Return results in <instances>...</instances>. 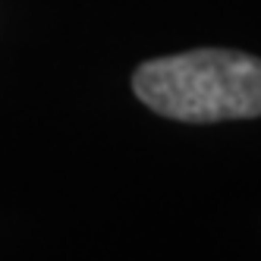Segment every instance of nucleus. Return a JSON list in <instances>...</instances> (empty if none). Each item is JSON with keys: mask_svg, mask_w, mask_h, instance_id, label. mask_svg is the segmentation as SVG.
<instances>
[{"mask_svg": "<svg viewBox=\"0 0 261 261\" xmlns=\"http://www.w3.org/2000/svg\"><path fill=\"white\" fill-rule=\"evenodd\" d=\"M133 91L158 117L179 123L255 120L261 117V60L223 47L154 57L133 72Z\"/></svg>", "mask_w": 261, "mask_h": 261, "instance_id": "1", "label": "nucleus"}]
</instances>
